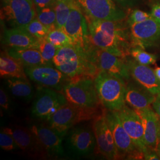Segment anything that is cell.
Returning <instances> with one entry per match:
<instances>
[{
	"mask_svg": "<svg viewBox=\"0 0 160 160\" xmlns=\"http://www.w3.org/2000/svg\"><path fill=\"white\" fill-rule=\"evenodd\" d=\"M158 139H159V142L160 141V120L159 122V129H158ZM159 143V142H158Z\"/></svg>",
	"mask_w": 160,
	"mask_h": 160,
	"instance_id": "obj_43",
	"label": "cell"
},
{
	"mask_svg": "<svg viewBox=\"0 0 160 160\" xmlns=\"http://www.w3.org/2000/svg\"><path fill=\"white\" fill-rule=\"evenodd\" d=\"M63 92L68 103L86 109H95L100 103L97 96L94 78L81 76L70 78L63 87Z\"/></svg>",
	"mask_w": 160,
	"mask_h": 160,
	"instance_id": "obj_4",
	"label": "cell"
},
{
	"mask_svg": "<svg viewBox=\"0 0 160 160\" xmlns=\"http://www.w3.org/2000/svg\"><path fill=\"white\" fill-rule=\"evenodd\" d=\"M97 96L107 110L119 111L125 106V81L113 75L100 71L94 78Z\"/></svg>",
	"mask_w": 160,
	"mask_h": 160,
	"instance_id": "obj_3",
	"label": "cell"
},
{
	"mask_svg": "<svg viewBox=\"0 0 160 160\" xmlns=\"http://www.w3.org/2000/svg\"><path fill=\"white\" fill-rule=\"evenodd\" d=\"M36 8L55 7L58 0H33Z\"/></svg>",
	"mask_w": 160,
	"mask_h": 160,
	"instance_id": "obj_35",
	"label": "cell"
},
{
	"mask_svg": "<svg viewBox=\"0 0 160 160\" xmlns=\"http://www.w3.org/2000/svg\"><path fill=\"white\" fill-rule=\"evenodd\" d=\"M37 17L33 0H8L1 10V20L12 28H22Z\"/></svg>",
	"mask_w": 160,
	"mask_h": 160,
	"instance_id": "obj_9",
	"label": "cell"
},
{
	"mask_svg": "<svg viewBox=\"0 0 160 160\" xmlns=\"http://www.w3.org/2000/svg\"><path fill=\"white\" fill-rule=\"evenodd\" d=\"M116 4L125 10H129L139 5L142 0H112Z\"/></svg>",
	"mask_w": 160,
	"mask_h": 160,
	"instance_id": "obj_34",
	"label": "cell"
},
{
	"mask_svg": "<svg viewBox=\"0 0 160 160\" xmlns=\"http://www.w3.org/2000/svg\"><path fill=\"white\" fill-rule=\"evenodd\" d=\"M133 47L145 49L160 40V20L152 17L140 23L129 25Z\"/></svg>",
	"mask_w": 160,
	"mask_h": 160,
	"instance_id": "obj_15",
	"label": "cell"
},
{
	"mask_svg": "<svg viewBox=\"0 0 160 160\" xmlns=\"http://www.w3.org/2000/svg\"><path fill=\"white\" fill-rule=\"evenodd\" d=\"M0 75L1 77L28 80L23 65L7 53H1L0 57Z\"/></svg>",
	"mask_w": 160,
	"mask_h": 160,
	"instance_id": "obj_24",
	"label": "cell"
},
{
	"mask_svg": "<svg viewBox=\"0 0 160 160\" xmlns=\"http://www.w3.org/2000/svg\"><path fill=\"white\" fill-rule=\"evenodd\" d=\"M52 65L28 67L24 69L30 79L39 86L62 92L70 78L58 69L53 67Z\"/></svg>",
	"mask_w": 160,
	"mask_h": 160,
	"instance_id": "obj_13",
	"label": "cell"
},
{
	"mask_svg": "<svg viewBox=\"0 0 160 160\" xmlns=\"http://www.w3.org/2000/svg\"><path fill=\"white\" fill-rule=\"evenodd\" d=\"M122 123L138 150L147 154L149 149L145 143L141 119L133 109L124 106L118 111Z\"/></svg>",
	"mask_w": 160,
	"mask_h": 160,
	"instance_id": "obj_17",
	"label": "cell"
},
{
	"mask_svg": "<svg viewBox=\"0 0 160 160\" xmlns=\"http://www.w3.org/2000/svg\"><path fill=\"white\" fill-rule=\"evenodd\" d=\"M36 12L38 18L41 23L46 26L49 32L57 29L55 7L36 8Z\"/></svg>",
	"mask_w": 160,
	"mask_h": 160,
	"instance_id": "obj_27",
	"label": "cell"
},
{
	"mask_svg": "<svg viewBox=\"0 0 160 160\" xmlns=\"http://www.w3.org/2000/svg\"><path fill=\"white\" fill-rule=\"evenodd\" d=\"M7 53L18 61L24 68L49 65L43 59L40 52L36 49L10 48Z\"/></svg>",
	"mask_w": 160,
	"mask_h": 160,
	"instance_id": "obj_23",
	"label": "cell"
},
{
	"mask_svg": "<svg viewBox=\"0 0 160 160\" xmlns=\"http://www.w3.org/2000/svg\"><path fill=\"white\" fill-rule=\"evenodd\" d=\"M133 109L142 121L145 141L149 151L156 152L159 142L158 129L160 117L150 108L143 109Z\"/></svg>",
	"mask_w": 160,
	"mask_h": 160,
	"instance_id": "obj_19",
	"label": "cell"
},
{
	"mask_svg": "<svg viewBox=\"0 0 160 160\" xmlns=\"http://www.w3.org/2000/svg\"><path fill=\"white\" fill-rule=\"evenodd\" d=\"M7 84L12 94L16 97L30 100L33 96V88L28 80L9 78L7 80Z\"/></svg>",
	"mask_w": 160,
	"mask_h": 160,
	"instance_id": "obj_25",
	"label": "cell"
},
{
	"mask_svg": "<svg viewBox=\"0 0 160 160\" xmlns=\"http://www.w3.org/2000/svg\"><path fill=\"white\" fill-rule=\"evenodd\" d=\"M37 49L40 52L43 59L48 64H52L53 59L57 53L58 49L52 43L46 39V38L39 39Z\"/></svg>",
	"mask_w": 160,
	"mask_h": 160,
	"instance_id": "obj_30",
	"label": "cell"
},
{
	"mask_svg": "<svg viewBox=\"0 0 160 160\" xmlns=\"http://www.w3.org/2000/svg\"><path fill=\"white\" fill-rule=\"evenodd\" d=\"M106 119L114 137L120 158L131 160L144 159L145 154L138 149L125 129L117 111L106 109L104 111Z\"/></svg>",
	"mask_w": 160,
	"mask_h": 160,
	"instance_id": "obj_6",
	"label": "cell"
},
{
	"mask_svg": "<svg viewBox=\"0 0 160 160\" xmlns=\"http://www.w3.org/2000/svg\"><path fill=\"white\" fill-rule=\"evenodd\" d=\"M144 160H160V157L155 151H149L145 155Z\"/></svg>",
	"mask_w": 160,
	"mask_h": 160,
	"instance_id": "obj_39",
	"label": "cell"
},
{
	"mask_svg": "<svg viewBox=\"0 0 160 160\" xmlns=\"http://www.w3.org/2000/svg\"><path fill=\"white\" fill-rule=\"evenodd\" d=\"M0 105L1 108L6 111L9 110L10 100L6 92L2 88H1L0 90Z\"/></svg>",
	"mask_w": 160,
	"mask_h": 160,
	"instance_id": "obj_36",
	"label": "cell"
},
{
	"mask_svg": "<svg viewBox=\"0 0 160 160\" xmlns=\"http://www.w3.org/2000/svg\"><path fill=\"white\" fill-rule=\"evenodd\" d=\"M2 131L12 135L18 148L31 154L42 157L37 140L30 129L19 126L14 128L7 127L2 129Z\"/></svg>",
	"mask_w": 160,
	"mask_h": 160,
	"instance_id": "obj_20",
	"label": "cell"
},
{
	"mask_svg": "<svg viewBox=\"0 0 160 160\" xmlns=\"http://www.w3.org/2000/svg\"><path fill=\"white\" fill-rule=\"evenodd\" d=\"M0 146L5 151H12L18 147L12 135L3 131L0 133Z\"/></svg>",
	"mask_w": 160,
	"mask_h": 160,
	"instance_id": "obj_32",
	"label": "cell"
},
{
	"mask_svg": "<svg viewBox=\"0 0 160 160\" xmlns=\"http://www.w3.org/2000/svg\"><path fill=\"white\" fill-rule=\"evenodd\" d=\"M65 137V148L68 153L74 157H84L92 154L96 145L92 128L88 126L73 127Z\"/></svg>",
	"mask_w": 160,
	"mask_h": 160,
	"instance_id": "obj_11",
	"label": "cell"
},
{
	"mask_svg": "<svg viewBox=\"0 0 160 160\" xmlns=\"http://www.w3.org/2000/svg\"><path fill=\"white\" fill-rule=\"evenodd\" d=\"M63 30L71 38L74 46L86 50L90 43L88 24L86 17L76 3L71 7L70 14Z\"/></svg>",
	"mask_w": 160,
	"mask_h": 160,
	"instance_id": "obj_16",
	"label": "cell"
},
{
	"mask_svg": "<svg viewBox=\"0 0 160 160\" xmlns=\"http://www.w3.org/2000/svg\"><path fill=\"white\" fill-rule=\"evenodd\" d=\"M67 103L62 92L42 87L33 103L32 114L34 118L48 121L58 109Z\"/></svg>",
	"mask_w": 160,
	"mask_h": 160,
	"instance_id": "obj_10",
	"label": "cell"
},
{
	"mask_svg": "<svg viewBox=\"0 0 160 160\" xmlns=\"http://www.w3.org/2000/svg\"><path fill=\"white\" fill-rule=\"evenodd\" d=\"M155 95L141 86L129 83L126 85L125 102L133 109H143L149 108L155 99Z\"/></svg>",
	"mask_w": 160,
	"mask_h": 160,
	"instance_id": "obj_22",
	"label": "cell"
},
{
	"mask_svg": "<svg viewBox=\"0 0 160 160\" xmlns=\"http://www.w3.org/2000/svg\"><path fill=\"white\" fill-rule=\"evenodd\" d=\"M52 63L70 78L88 76L94 78L99 72L89 60L86 52L80 47L68 46L58 49Z\"/></svg>",
	"mask_w": 160,
	"mask_h": 160,
	"instance_id": "obj_2",
	"label": "cell"
},
{
	"mask_svg": "<svg viewBox=\"0 0 160 160\" xmlns=\"http://www.w3.org/2000/svg\"><path fill=\"white\" fill-rule=\"evenodd\" d=\"M46 39L58 49L68 46H74L71 38L62 29H55L49 32Z\"/></svg>",
	"mask_w": 160,
	"mask_h": 160,
	"instance_id": "obj_26",
	"label": "cell"
},
{
	"mask_svg": "<svg viewBox=\"0 0 160 160\" xmlns=\"http://www.w3.org/2000/svg\"><path fill=\"white\" fill-rule=\"evenodd\" d=\"M86 19L121 21L126 19V10L112 0H75Z\"/></svg>",
	"mask_w": 160,
	"mask_h": 160,
	"instance_id": "obj_7",
	"label": "cell"
},
{
	"mask_svg": "<svg viewBox=\"0 0 160 160\" xmlns=\"http://www.w3.org/2000/svg\"><path fill=\"white\" fill-rule=\"evenodd\" d=\"M152 17L151 14L139 10H135L132 12L127 20L128 25L134 23H140Z\"/></svg>",
	"mask_w": 160,
	"mask_h": 160,
	"instance_id": "obj_33",
	"label": "cell"
},
{
	"mask_svg": "<svg viewBox=\"0 0 160 160\" xmlns=\"http://www.w3.org/2000/svg\"><path fill=\"white\" fill-rule=\"evenodd\" d=\"M130 55L138 63L145 65H154L157 59L156 55L145 51L143 49L138 46L132 48Z\"/></svg>",
	"mask_w": 160,
	"mask_h": 160,
	"instance_id": "obj_29",
	"label": "cell"
},
{
	"mask_svg": "<svg viewBox=\"0 0 160 160\" xmlns=\"http://www.w3.org/2000/svg\"><path fill=\"white\" fill-rule=\"evenodd\" d=\"M127 63L131 77L139 86L154 95L160 93V80L154 70L132 59H127Z\"/></svg>",
	"mask_w": 160,
	"mask_h": 160,
	"instance_id": "obj_18",
	"label": "cell"
},
{
	"mask_svg": "<svg viewBox=\"0 0 160 160\" xmlns=\"http://www.w3.org/2000/svg\"><path fill=\"white\" fill-rule=\"evenodd\" d=\"M98 115L97 108H82L68 103L52 115L48 120L49 126L65 137L69 130L75 125L94 119Z\"/></svg>",
	"mask_w": 160,
	"mask_h": 160,
	"instance_id": "obj_5",
	"label": "cell"
},
{
	"mask_svg": "<svg viewBox=\"0 0 160 160\" xmlns=\"http://www.w3.org/2000/svg\"><path fill=\"white\" fill-rule=\"evenodd\" d=\"M33 133L42 157L60 158L64 156L62 141L63 137L50 126L33 125L30 128Z\"/></svg>",
	"mask_w": 160,
	"mask_h": 160,
	"instance_id": "obj_12",
	"label": "cell"
},
{
	"mask_svg": "<svg viewBox=\"0 0 160 160\" xmlns=\"http://www.w3.org/2000/svg\"><path fill=\"white\" fill-rule=\"evenodd\" d=\"M92 128L98 153L108 160L120 159L113 133L108 124L104 112L94 119Z\"/></svg>",
	"mask_w": 160,
	"mask_h": 160,
	"instance_id": "obj_14",
	"label": "cell"
},
{
	"mask_svg": "<svg viewBox=\"0 0 160 160\" xmlns=\"http://www.w3.org/2000/svg\"><path fill=\"white\" fill-rule=\"evenodd\" d=\"M151 14L152 17L160 20V4H154L152 7Z\"/></svg>",
	"mask_w": 160,
	"mask_h": 160,
	"instance_id": "obj_38",
	"label": "cell"
},
{
	"mask_svg": "<svg viewBox=\"0 0 160 160\" xmlns=\"http://www.w3.org/2000/svg\"><path fill=\"white\" fill-rule=\"evenodd\" d=\"M71 7L68 3L58 1L55 10L56 12V24L57 29H62L67 22L71 12Z\"/></svg>",
	"mask_w": 160,
	"mask_h": 160,
	"instance_id": "obj_28",
	"label": "cell"
},
{
	"mask_svg": "<svg viewBox=\"0 0 160 160\" xmlns=\"http://www.w3.org/2000/svg\"><path fill=\"white\" fill-rule=\"evenodd\" d=\"M152 107L155 113L158 114L160 118V93L157 94L154 102L152 103Z\"/></svg>",
	"mask_w": 160,
	"mask_h": 160,
	"instance_id": "obj_37",
	"label": "cell"
},
{
	"mask_svg": "<svg viewBox=\"0 0 160 160\" xmlns=\"http://www.w3.org/2000/svg\"><path fill=\"white\" fill-rule=\"evenodd\" d=\"M90 42L92 45L126 59L133 47L127 21L86 19Z\"/></svg>",
	"mask_w": 160,
	"mask_h": 160,
	"instance_id": "obj_1",
	"label": "cell"
},
{
	"mask_svg": "<svg viewBox=\"0 0 160 160\" xmlns=\"http://www.w3.org/2000/svg\"><path fill=\"white\" fill-rule=\"evenodd\" d=\"M21 29L25 30L26 31L29 32L30 34H32L38 39L46 38L47 35L49 32L48 29L40 22L37 17L27 26Z\"/></svg>",
	"mask_w": 160,
	"mask_h": 160,
	"instance_id": "obj_31",
	"label": "cell"
},
{
	"mask_svg": "<svg viewBox=\"0 0 160 160\" xmlns=\"http://www.w3.org/2000/svg\"><path fill=\"white\" fill-rule=\"evenodd\" d=\"M156 152L157 153V154L159 155V157H160V141L159 142V143L158 144V146H157V150H156Z\"/></svg>",
	"mask_w": 160,
	"mask_h": 160,
	"instance_id": "obj_42",
	"label": "cell"
},
{
	"mask_svg": "<svg viewBox=\"0 0 160 160\" xmlns=\"http://www.w3.org/2000/svg\"><path fill=\"white\" fill-rule=\"evenodd\" d=\"M154 71L157 77L158 78L159 80H160V67H157V68H155Z\"/></svg>",
	"mask_w": 160,
	"mask_h": 160,
	"instance_id": "obj_41",
	"label": "cell"
},
{
	"mask_svg": "<svg viewBox=\"0 0 160 160\" xmlns=\"http://www.w3.org/2000/svg\"><path fill=\"white\" fill-rule=\"evenodd\" d=\"M89 60L94 63L98 71H103L126 81L131 75L127 63V58L116 56L108 52L90 44L86 50Z\"/></svg>",
	"mask_w": 160,
	"mask_h": 160,
	"instance_id": "obj_8",
	"label": "cell"
},
{
	"mask_svg": "<svg viewBox=\"0 0 160 160\" xmlns=\"http://www.w3.org/2000/svg\"><path fill=\"white\" fill-rule=\"evenodd\" d=\"M8 0H3V1H4V2H6L7 1H8Z\"/></svg>",
	"mask_w": 160,
	"mask_h": 160,
	"instance_id": "obj_44",
	"label": "cell"
},
{
	"mask_svg": "<svg viewBox=\"0 0 160 160\" xmlns=\"http://www.w3.org/2000/svg\"><path fill=\"white\" fill-rule=\"evenodd\" d=\"M4 43L10 48L37 49L39 39L24 29L12 28L4 30Z\"/></svg>",
	"mask_w": 160,
	"mask_h": 160,
	"instance_id": "obj_21",
	"label": "cell"
},
{
	"mask_svg": "<svg viewBox=\"0 0 160 160\" xmlns=\"http://www.w3.org/2000/svg\"><path fill=\"white\" fill-rule=\"evenodd\" d=\"M58 1H61L65 2L68 3L71 6H72V5L75 4V0H58Z\"/></svg>",
	"mask_w": 160,
	"mask_h": 160,
	"instance_id": "obj_40",
	"label": "cell"
}]
</instances>
